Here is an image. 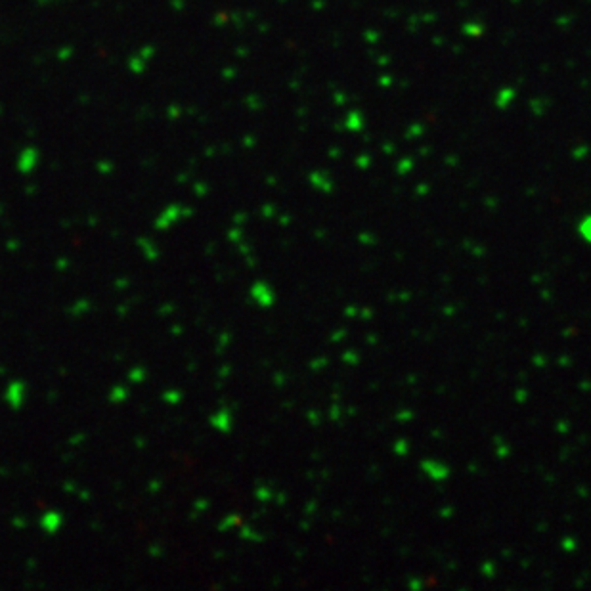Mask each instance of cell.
<instances>
[{"mask_svg": "<svg viewBox=\"0 0 591 591\" xmlns=\"http://www.w3.org/2000/svg\"><path fill=\"white\" fill-rule=\"evenodd\" d=\"M580 232L584 234V238H586V240L591 241V219L586 220V222H582V226H580Z\"/></svg>", "mask_w": 591, "mask_h": 591, "instance_id": "obj_1", "label": "cell"}]
</instances>
